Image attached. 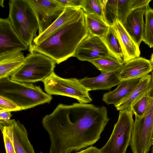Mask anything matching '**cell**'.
Here are the masks:
<instances>
[{
  "instance_id": "33",
  "label": "cell",
  "mask_w": 153,
  "mask_h": 153,
  "mask_svg": "<svg viewBox=\"0 0 153 153\" xmlns=\"http://www.w3.org/2000/svg\"><path fill=\"white\" fill-rule=\"evenodd\" d=\"M12 116L11 112L6 111L0 112V120L8 121L10 120Z\"/></svg>"
},
{
  "instance_id": "16",
  "label": "cell",
  "mask_w": 153,
  "mask_h": 153,
  "mask_svg": "<svg viewBox=\"0 0 153 153\" xmlns=\"http://www.w3.org/2000/svg\"><path fill=\"white\" fill-rule=\"evenodd\" d=\"M140 79L121 81L114 90L104 94L103 101L108 105H117L129 95Z\"/></svg>"
},
{
  "instance_id": "35",
  "label": "cell",
  "mask_w": 153,
  "mask_h": 153,
  "mask_svg": "<svg viewBox=\"0 0 153 153\" xmlns=\"http://www.w3.org/2000/svg\"><path fill=\"white\" fill-rule=\"evenodd\" d=\"M152 145H153V131L152 137Z\"/></svg>"
},
{
  "instance_id": "3",
  "label": "cell",
  "mask_w": 153,
  "mask_h": 153,
  "mask_svg": "<svg viewBox=\"0 0 153 153\" xmlns=\"http://www.w3.org/2000/svg\"><path fill=\"white\" fill-rule=\"evenodd\" d=\"M0 96L11 100L22 110L49 103L52 99L39 86L13 81L9 77L0 79Z\"/></svg>"
},
{
  "instance_id": "13",
  "label": "cell",
  "mask_w": 153,
  "mask_h": 153,
  "mask_svg": "<svg viewBox=\"0 0 153 153\" xmlns=\"http://www.w3.org/2000/svg\"><path fill=\"white\" fill-rule=\"evenodd\" d=\"M111 27L116 32L123 52V63L140 57L139 46L130 36L122 23L117 19Z\"/></svg>"
},
{
  "instance_id": "24",
  "label": "cell",
  "mask_w": 153,
  "mask_h": 153,
  "mask_svg": "<svg viewBox=\"0 0 153 153\" xmlns=\"http://www.w3.org/2000/svg\"><path fill=\"white\" fill-rule=\"evenodd\" d=\"M145 22L143 41L153 48V9L149 5L145 13Z\"/></svg>"
},
{
  "instance_id": "6",
  "label": "cell",
  "mask_w": 153,
  "mask_h": 153,
  "mask_svg": "<svg viewBox=\"0 0 153 153\" xmlns=\"http://www.w3.org/2000/svg\"><path fill=\"white\" fill-rule=\"evenodd\" d=\"M42 82L45 91L50 95L72 97L81 103H89L92 100L90 90L76 78H63L53 72Z\"/></svg>"
},
{
  "instance_id": "9",
  "label": "cell",
  "mask_w": 153,
  "mask_h": 153,
  "mask_svg": "<svg viewBox=\"0 0 153 153\" xmlns=\"http://www.w3.org/2000/svg\"><path fill=\"white\" fill-rule=\"evenodd\" d=\"M111 56L100 38L89 34L80 43L73 56L81 61H91Z\"/></svg>"
},
{
  "instance_id": "28",
  "label": "cell",
  "mask_w": 153,
  "mask_h": 153,
  "mask_svg": "<svg viewBox=\"0 0 153 153\" xmlns=\"http://www.w3.org/2000/svg\"><path fill=\"white\" fill-rule=\"evenodd\" d=\"M131 0H118L117 7V17L122 24L132 10Z\"/></svg>"
},
{
  "instance_id": "22",
  "label": "cell",
  "mask_w": 153,
  "mask_h": 153,
  "mask_svg": "<svg viewBox=\"0 0 153 153\" xmlns=\"http://www.w3.org/2000/svg\"><path fill=\"white\" fill-rule=\"evenodd\" d=\"M90 62L100 70L102 74L118 71L124 64L111 56L103 57Z\"/></svg>"
},
{
  "instance_id": "2",
  "label": "cell",
  "mask_w": 153,
  "mask_h": 153,
  "mask_svg": "<svg viewBox=\"0 0 153 153\" xmlns=\"http://www.w3.org/2000/svg\"><path fill=\"white\" fill-rule=\"evenodd\" d=\"M90 34L82 9L74 18L59 27L37 45L33 43L29 51L42 53L54 60L57 64L73 56L81 42Z\"/></svg>"
},
{
  "instance_id": "11",
  "label": "cell",
  "mask_w": 153,
  "mask_h": 153,
  "mask_svg": "<svg viewBox=\"0 0 153 153\" xmlns=\"http://www.w3.org/2000/svg\"><path fill=\"white\" fill-rule=\"evenodd\" d=\"M152 71L150 60L140 57L124 63L117 75L121 81L140 79Z\"/></svg>"
},
{
  "instance_id": "30",
  "label": "cell",
  "mask_w": 153,
  "mask_h": 153,
  "mask_svg": "<svg viewBox=\"0 0 153 153\" xmlns=\"http://www.w3.org/2000/svg\"><path fill=\"white\" fill-rule=\"evenodd\" d=\"M62 7L82 8L83 0H56Z\"/></svg>"
},
{
  "instance_id": "1",
  "label": "cell",
  "mask_w": 153,
  "mask_h": 153,
  "mask_svg": "<svg viewBox=\"0 0 153 153\" xmlns=\"http://www.w3.org/2000/svg\"><path fill=\"white\" fill-rule=\"evenodd\" d=\"M105 106L59 104L42 121L51 142L49 153H71L92 146L109 120Z\"/></svg>"
},
{
  "instance_id": "36",
  "label": "cell",
  "mask_w": 153,
  "mask_h": 153,
  "mask_svg": "<svg viewBox=\"0 0 153 153\" xmlns=\"http://www.w3.org/2000/svg\"><path fill=\"white\" fill-rule=\"evenodd\" d=\"M152 151H151V153H153V144L152 145Z\"/></svg>"
},
{
  "instance_id": "29",
  "label": "cell",
  "mask_w": 153,
  "mask_h": 153,
  "mask_svg": "<svg viewBox=\"0 0 153 153\" xmlns=\"http://www.w3.org/2000/svg\"><path fill=\"white\" fill-rule=\"evenodd\" d=\"M21 108L8 99L0 96V112L21 111Z\"/></svg>"
},
{
  "instance_id": "20",
  "label": "cell",
  "mask_w": 153,
  "mask_h": 153,
  "mask_svg": "<svg viewBox=\"0 0 153 153\" xmlns=\"http://www.w3.org/2000/svg\"><path fill=\"white\" fill-rule=\"evenodd\" d=\"M85 14L86 24L90 34L102 38L110 26L103 19L95 14Z\"/></svg>"
},
{
  "instance_id": "23",
  "label": "cell",
  "mask_w": 153,
  "mask_h": 153,
  "mask_svg": "<svg viewBox=\"0 0 153 153\" xmlns=\"http://www.w3.org/2000/svg\"><path fill=\"white\" fill-rule=\"evenodd\" d=\"M0 128L3 134L6 153H16L13 141L12 119L0 120Z\"/></svg>"
},
{
  "instance_id": "14",
  "label": "cell",
  "mask_w": 153,
  "mask_h": 153,
  "mask_svg": "<svg viewBox=\"0 0 153 153\" xmlns=\"http://www.w3.org/2000/svg\"><path fill=\"white\" fill-rule=\"evenodd\" d=\"M115 71L102 74L94 77H86L79 79L81 83L90 91L99 90H109L118 85L121 81L117 72Z\"/></svg>"
},
{
  "instance_id": "18",
  "label": "cell",
  "mask_w": 153,
  "mask_h": 153,
  "mask_svg": "<svg viewBox=\"0 0 153 153\" xmlns=\"http://www.w3.org/2000/svg\"><path fill=\"white\" fill-rule=\"evenodd\" d=\"M81 9L80 8L65 7L63 13L52 24L34 39L33 43L37 45L43 41L59 27L75 17Z\"/></svg>"
},
{
  "instance_id": "17",
  "label": "cell",
  "mask_w": 153,
  "mask_h": 153,
  "mask_svg": "<svg viewBox=\"0 0 153 153\" xmlns=\"http://www.w3.org/2000/svg\"><path fill=\"white\" fill-rule=\"evenodd\" d=\"M13 141L16 153H35L27 130L19 120L12 119Z\"/></svg>"
},
{
  "instance_id": "19",
  "label": "cell",
  "mask_w": 153,
  "mask_h": 153,
  "mask_svg": "<svg viewBox=\"0 0 153 153\" xmlns=\"http://www.w3.org/2000/svg\"><path fill=\"white\" fill-rule=\"evenodd\" d=\"M152 79L151 74L140 78L137 85L129 95L117 105L114 106L117 110H131L132 106L149 88Z\"/></svg>"
},
{
  "instance_id": "32",
  "label": "cell",
  "mask_w": 153,
  "mask_h": 153,
  "mask_svg": "<svg viewBox=\"0 0 153 153\" xmlns=\"http://www.w3.org/2000/svg\"><path fill=\"white\" fill-rule=\"evenodd\" d=\"M74 153H101L100 149L96 147L91 146L85 149Z\"/></svg>"
},
{
  "instance_id": "27",
  "label": "cell",
  "mask_w": 153,
  "mask_h": 153,
  "mask_svg": "<svg viewBox=\"0 0 153 153\" xmlns=\"http://www.w3.org/2000/svg\"><path fill=\"white\" fill-rule=\"evenodd\" d=\"M82 9L85 14H95L104 19L103 0H83Z\"/></svg>"
},
{
  "instance_id": "34",
  "label": "cell",
  "mask_w": 153,
  "mask_h": 153,
  "mask_svg": "<svg viewBox=\"0 0 153 153\" xmlns=\"http://www.w3.org/2000/svg\"><path fill=\"white\" fill-rule=\"evenodd\" d=\"M152 67V70L153 71V53L151 54L150 59L149 60Z\"/></svg>"
},
{
  "instance_id": "31",
  "label": "cell",
  "mask_w": 153,
  "mask_h": 153,
  "mask_svg": "<svg viewBox=\"0 0 153 153\" xmlns=\"http://www.w3.org/2000/svg\"><path fill=\"white\" fill-rule=\"evenodd\" d=\"M151 0H131V6L132 10L138 8L149 5Z\"/></svg>"
},
{
  "instance_id": "25",
  "label": "cell",
  "mask_w": 153,
  "mask_h": 153,
  "mask_svg": "<svg viewBox=\"0 0 153 153\" xmlns=\"http://www.w3.org/2000/svg\"><path fill=\"white\" fill-rule=\"evenodd\" d=\"M118 1V0H103L104 20L110 26L117 19Z\"/></svg>"
},
{
  "instance_id": "8",
  "label": "cell",
  "mask_w": 153,
  "mask_h": 153,
  "mask_svg": "<svg viewBox=\"0 0 153 153\" xmlns=\"http://www.w3.org/2000/svg\"><path fill=\"white\" fill-rule=\"evenodd\" d=\"M36 19L40 34L48 28L65 9L56 0H26Z\"/></svg>"
},
{
  "instance_id": "10",
  "label": "cell",
  "mask_w": 153,
  "mask_h": 153,
  "mask_svg": "<svg viewBox=\"0 0 153 153\" xmlns=\"http://www.w3.org/2000/svg\"><path fill=\"white\" fill-rule=\"evenodd\" d=\"M27 46L13 29L8 18L0 19V55L16 51H25Z\"/></svg>"
},
{
  "instance_id": "7",
  "label": "cell",
  "mask_w": 153,
  "mask_h": 153,
  "mask_svg": "<svg viewBox=\"0 0 153 153\" xmlns=\"http://www.w3.org/2000/svg\"><path fill=\"white\" fill-rule=\"evenodd\" d=\"M134 114L130 109L120 111L117 121L110 137L100 149L101 153H126L131 140Z\"/></svg>"
},
{
  "instance_id": "21",
  "label": "cell",
  "mask_w": 153,
  "mask_h": 153,
  "mask_svg": "<svg viewBox=\"0 0 153 153\" xmlns=\"http://www.w3.org/2000/svg\"><path fill=\"white\" fill-rule=\"evenodd\" d=\"M101 39L105 44L111 56L123 62V52L114 29L110 26L107 32Z\"/></svg>"
},
{
  "instance_id": "4",
  "label": "cell",
  "mask_w": 153,
  "mask_h": 153,
  "mask_svg": "<svg viewBox=\"0 0 153 153\" xmlns=\"http://www.w3.org/2000/svg\"><path fill=\"white\" fill-rule=\"evenodd\" d=\"M9 18L19 36L29 47L37 36L39 29L36 19L26 0H10Z\"/></svg>"
},
{
  "instance_id": "12",
  "label": "cell",
  "mask_w": 153,
  "mask_h": 153,
  "mask_svg": "<svg viewBox=\"0 0 153 153\" xmlns=\"http://www.w3.org/2000/svg\"><path fill=\"white\" fill-rule=\"evenodd\" d=\"M147 6L131 10L122 24L130 36L139 46L143 41L145 27L143 16Z\"/></svg>"
},
{
  "instance_id": "15",
  "label": "cell",
  "mask_w": 153,
  "mask_h": 153,
  "mask_svg": "<svg viewBox=\"0 0 153 153\" xmlns=\"http://www.w3.org/2000/svg\"><path fill=\"white\" fill-rule=\"evenodd\" d=\"M25 60V57L21 51L0 55V79L11 76L21 67Z\"/></svg>"
},
{
  "instance_id": "5",
  "label": "cell",
  "mask_w": 153,
  "mask_h": 153,
  "mask_svg": "<svg viewBox=\"0 0 153 153\" xmlns=\"http://www.w3.org/2000/svg\"><path fill=\"white\" fill-rule=\"evenodd\" d=\"M23 65L10 76L17 82L33 83L42 82L54 72L56 61L39 52L30 51Z\"/></svg>"
},
{
  "instance_id": "26",
  "label": "cell",
  "mask_w": 153,
  "mask_h": 153,
  "mask_svg": "<svg viewBox=\"0 0 153 153\" xmlns=\"http://www.w3.org/2000/svg\"><path fill=\"white\" fill-rule=\"evenodd\" d=\"M151 91V87L150 84L148 89L132 106L131 110L135 114V117H140L144 114L150 97Z\"/></svg>"
}]
</instances>
